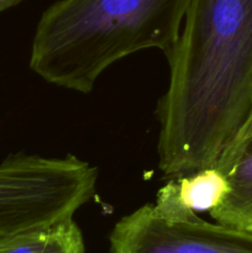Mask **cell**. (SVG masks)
I'll use <instances>...</instances> for the list:
<instances>
[{
  "mask_svg": "<svg viewBox=\"0 0 252 253\" xmlns=\"http://www.w3.org/2000/svg\"><path fill=\"white\" fill-rule=\"evenodd\" d=\"M96 182L98 169L76 156L10 155L0 163V235L72 219Z\"/></svg>",
  "mask_w": 252,
  "mask_h": 253,
  "instance_id": "3",
  "label": "cell"
},
{
  "mask_svg": "<svg viewBox=\"0 0 252 253\" xmlns=\"http://www.w3.org/2000/svg\"><path fill=\"white\" fill-rule=\"evenodd\" d=\"M158 100V168L211 167L252 114V0H189Z\"/></svg>",
  "mask_w": 252,
  "mask_h": 253,
  "instance_id": "1",
  "label": "cell"
},
{
  "mask_svg": "<svg viewBox=\"0 0 252 253\" xmlns=\"http://www.w3.org/2000/svg\"><path fill=\"white\" fill-rule=\"evenodd\" d=\"M0 253H85L83 234L72 219L0 235Z\"/></svg>",
  "mask_w": 252,
  "mask_h": 253,
  "instance_id": "7",
  "label": "cell"
},
{
  "mask_svg": "<svg viewBox=\"0 0 252 253\" xmlns=\"http://www.w3.org/2000/svg\"><path fill=\"white\" fill-rule=\"evenodd\" d=\"M22 0H0V12L15 6V5H17Z\"/></svg>",
  "mask_w": 252,
  "mask_h": 253,
  "instance_id": "8",
  "label": "cell"
},
{
  "mask_svg": "<svg viewBox=\"0 0 252 253\" xmlns=\"http://www.w3.org/2000/svg\"><path fill=\"white\" fill-rule=\"evenodd\" d=\"M229 183L215 166L182 177L169 178L157 198L190 211H211L229 193Z\"/></svg>",
  "mask_w": 252,
  "mask_h": 253,
  "instance_id": "6",
  "label": "cell"
},
{
  "mask_svg": "<svg viewBox=\"0 0 252 253\" xmlns=\"http://www.w3.org/2000/svg\"><path fill=\"white\" fill-rule=\"evenodd\" d=\"M189 0H59L42 14L30 68L53 85L90 93L115 62L148 48L169 57Z\"/></svg>",
  "mask_w": 252,
  "mask_h": 253,
  "instance_id": "2",
  "label": "cell"
},
{
  "mask_svg": "<svg viewBox=\"0 0 252 253\" xmlns=\"http://www.w3.org/2000/svg\"><path fill=\"white\" fill-rule=\"evenodd\" d=\"M212 166L230 189L209 215L215 222L252 232V114Z\"/></svg>",
  "mask_w": 252,
  "mask_h": 253,
  "instance_id": "5",
  "label": "cell"
},
{
  "mask_svg": "<svg viewBox=\"0 0 252 253\" xmlns=\"http://www.w3.org/2000/svg\"><path fill=\"white\" fill-rule=\"evenodd\" d=\"M109 242L111 253H252V232L161 203L119 220Z\"/></svg>",
  "mask_w": 252,
  "mask_h": 253,
  "instance_id": "4",
  "label": "cell"
}]
</instances>
